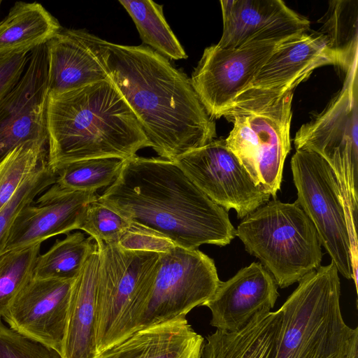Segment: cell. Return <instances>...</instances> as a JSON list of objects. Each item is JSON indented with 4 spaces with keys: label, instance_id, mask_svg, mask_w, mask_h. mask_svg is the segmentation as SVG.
I'll return each instance as SVG.
<instances>
[{
    "label": "cell",
    "instance_id": "cell-1",
    "mask_svg": "<svg viewBox=\"0 0 358 358\" xmlns=\"http://www.w3.org/2000/svg\"><path fill=\"white\" fill-rule=\"evenodd\" d=\"M98 201L176 246H225L236 236L228 213L173 161L134 155Z\"/></svg>",
    "mask_w": 358,
    "mask_h": 358
},
{
    "label": "cell",
    "instance_id": "cell-2",
    "mask_svg": "<svg viewBox=\"0 0 358 358\" xmlns=\"http://www.w3.org/2000/svg\"><path fill=\"white\" fill-rule=\"evenodd\" d=\"M110 79L137 117L151 148L175 161L216 136L214 119L190 78L148 46L104 41Z\"/></svg>",
    "mask_w": 358,
    "mask_h": 358
},
{
    "label": "cell",
    "instance_id": "cell-3",
    "mask_svg": "<svg viewBox=\"0 0 358 358\" xmlns=\"http://www.w3.org/2000/svg\"><path fill=\"white\" fill-rule=\"evenodd\" d=\"M48 164L102 157L127 159L150 147L137 117L110 79L48 94Z\"/></svg>",
    "mask_w": 358,
    "mask_h": 358
},
{
    "label": "cell",
    "instance_id": "cell-4",
    "mask_svg": "<svg viewBox=\"0 0 358 358\" xmlns=\"http://www.w3.org/2000/svg\"><path fill=\"white\" fill-rule=\"evenodd\" d=\"M335 264L306 275L280 310L273 358H345L355 329L343 320Z\"/></svg>",
    "mask_w": 358,
    "mask_h": 358
},
{
    "label": "cell",
    "instance_id": "cell-5",
    "mask_svg": "<svg viewBox=\"0 0 358 358\" xmlns=\"http://www.w3.org/2000/svg\"><path fill=\"white\" fill-rule=\"evenodd\" d=\"M236 236L280 288L299 282L321 266L317 231L295 201H268L243 218Z\"/></svg>",
    "mask_w": 358,
    "mask_h": 358
},
{
    "label": "cell",
    "instance_id": "cell-6",
    "mask_svg": "<svg viewBox=\"0 0 358 358\" xmlns=\"http://www.w3.org/2000/svg\"><path fill=\"white\" fill-rule=\"evenodd\" d=\"M96 243V343L101 354L133 334L156 278L160 255Z\"/></svg>",
    "mask_w": 358,
    "mask_h": 358
},
{
    "label": "cell",
    "instance_id": "cell-7",
    "mask_svg": "<svg viewBox=\"0 0 358 358\" xmlns=\"http://www.w3.org/2000/svg\"><path fill=\"white\" fill-rule=\"evenodd\" d=\"M345 75L342 88L324 109L303 124L294 138L296 150L322 157L338 180L352 248L357 247L358 219V71Z\"/></svg>",
    "mask_w": 358,
    "mask_h": 358
},
{
    "label": "cell",
    "instance_id": "cell-8",
    "mask_svg": "<svg viewBox=\"0 0 358 358\" xmlns=\"http://www.w3.org/2000/svg\"><path fill=\"white\" fill-rule=\"evenodd\" d=\"M293 92L263 108L225 117L233 128L225 138L255 185L276 196L285 159L291 150Z\"/></svg>",
    "mask_w": 358,
    "mask_h": 358
},
{
    "label": "cell",
    "instance_id": "cell-9",
    "mask_svg": "<svg viewBox=\"0 0 358 358\" xmlns=\"http://www.w3.org/2000/svg\"><path fill=\"white\" fill-rule=\"evenodd\" d=\"M295 202L313 224L319 241L338 273L352 279L350 231L344 203L336 176L317 153L296 150L291 159Z\"/></svg>",
    "mask_w": 358,
    "mask_h": 358
},
{
    "label": "cell",
    "instance_id": "cell-10",
    "mask_svg": "<svg viewBox=\"0 0 358 358\" xmlns=\"http://www.w3.org/2000/svg\"><path fill=\"white\" fill-rule=\"evenodd\" d=\"M159 255L156 278L133 334L186 318L193 308L203 306L213 296L221 281L213 259L197 249L176 246Z\"/></svg>",
    "mask_w": 358,
    "mask_h": 358
},
{
    "label": "cell",
    "instance_id": "cell-11",
    "mask_svg": "<svg viewBox=\"0 0 358 358\" xmlns=\"http://www.w3.org/2000/svg\"><path fill=\"white\" fill-rule=\"evenodd\" d=\"M336 65L324 36L305 32L280 43L248 87L224 115L263 108L290 92L312 72L325 65Z\"/></svg>",
    "mask_w": 358,
    "mask_h": 358
},
{
    "label": "cell",
    "instance_id": "cell-12",
    "mask_svg": "<svg viewBox=\"0 0 358 358\" xmlns=\"http://www.w3.org/2000/svg\"><path fill=\"white\" fill-rule=\"evenodd\" d=\"M285 40L253 41L229 49L215 44L204 50L190 80L213 119L224 116L274 50Z\"/></svg>",
    "mask_w": 358,
    "mask_h": 358
},
{
    "label": "cell",
    "instance_id": "cell-13",
    "mask_svg": "<svg viewBox=\"0 0 358 358\" xmlns=\"http://www.w3.org/2000/svg\"><path fill=\"white\" fill-rule=\"evenodd\" d=\"M173 162L212 201L227 211L234 209L239 219L269 201L271 196L255 185L225 138L213 139Z\"/></svg>",
    "mask_w": 358,
    "mask_h": 358
},
{
    "label": "cell",
    "instance_id": "cell-14",
    "mask_svg": "<svg viewBox=\"0 0 358 358\" xmlns=\"http://www.w3.org/2000/svg\"><path fill=\"white\" fill-rule=\"evenodd\" d=\"M48 57L44 44L30 52L21 79L0 101V162L26 141L48 142Z\"/></svg>",
    "mask_w": 358,
    "mask_h": 358
},
{
    "label": "cell",
    "instance_id": "cell-15",
    "mask_svg": "<svg viewBox=\"0 0 358 358\" xmlns=\"http://www.w3.org/2000/svg\"><path fill=\"white\" fill-rule=\"evenodd\" d=\"M73 281L33 277L1 317L13 330L61 355Z\"/></svg>",
    "mask_w": 358,
    "mask_h": 358
},
{
    "label": "cell",
    "instance_id": "cell-16",
    "mask_svg": "<svg viewBox=\"0 0 358 358\" xmlns=\"http://www.w3.org/2000/svg\"><path fill=\"white\" fill-rule=\"evenodd\" d=\"M220 4L223 31L217 45L222 48L253 41H283L309 30V20L281 0H222Z\"/></svg>",
    "mask_w": 358,
    "mask_h": 358
},
{
    "label": "cell",
    "instance_id": "cell-17",
    "mask_svg": "<svg viewBox=\"0 0 358 358\" xmlns=\"http://www.w3.org/2000/svg\"><path fill=\"white\" fill-rule=\"evenodd\" d=\"M94 191L70 190L54 183L15 219L3 252L27 247L78 229L87 206L97 201Z\"/></svg>",
    "mask_w": 358,
    "mask_h": 358
},
{
    "label": "cell",
    "instance_id": "cell-18",
    "mask_svg": "<svg viewBox=\"0 0 358 358\" xmlns=\"http://www.w3.org/2000/svg\"><path fill=\"white\" fill-rule=\"evenodd\" d=\"M104 41L84 29L62 28L45 44L49 94L110 79Z\"/></svg>",
    "mask_w": 358,
    "mask_h": 358
},
{
    "label": "cell",
    "instance_id": "cell-19",
    "mask_svg": "<svg viewBox=\"0 0 358 358\" xmlns=\"http://www.w3.org/2000/svg\"><path fill=\"white\" fill-rule=\"evenodd\" d=\"M279 296L273 275L254 262L227 281H220L215 294L203 306L211 312V326L226 331L244 327L261 310L274 307Z\"/></svg>",
    "mask_w": 358,
    "mask_h": 358
},
{
    "label": "cell",
    "instance_id": "cell-20",
    "mask_svg": "<svg viewBox=\"0 0 358 358\" xmlns=\"http://www.w3.org/2000/svg\"><path fill=\"white\" fill-rule=\"evenodd\" d=\"M99 253L95 242L74 280L60 358H98L96 279Z\"/></svg>",
    "mask_w": 358,
    "mask_h": 358
},
{
    "label": "cell",
    "instance_id": "cell-21",
    "mask_svg": "<svg viewBox=\"0 0 358 358\" xmlns=\"http://www.w3.org/2000/svg\"><path fill=\"white\" fill-rule=\"evenodd\" d=\"M203 338L186 318L136 331L98 358H201Z\"/></svg>",
    "mask_w": 358,
    "mask_h": 358
},
{
    "label": "cell",
    "instance_id": "cell-22",
    "mask_svg": "<svg viewBox=\"0 0 358 358\" xmlns=\"http://www.w3.org/2000/svg\"><path fill=\"white\" fill-rule=\"evenodd\" d=\"M282 312L261 310L236 331L217 329L206 337L203 358H273Z\"/></svg>",
    "mask_w": 358,
    "mask_h": 358
},
{
    "label": "cell",
    "instance_id": "cell-23",
    "mask_svg": "<svg viewBox=\"0 0 358 358\" xmlns=\"http://www.w3.org/2000/svg\"><path fill=\"white\" fill-rule=\"evenodd\" d=\"M61 29L58 20L41 3L16 2L0 22V58L29 53Z\"/></svg>",
    "mask_w": 358,
    "mask_h": 358
},
{
    "label": "cell",
    "instance_id": "cell-24",
    "mask_svg": "<svg viewBox=\"0 0 358 358\" xmlns=\"http://www.w3.org/2000/svg\"><path fill=\"white\" fill-rule=\"evenodd\" d=\"M329 3L318 32L324 36L336 66L345 75L358 62V0H334Z\"/></svg>",
    "mask_w": 358,
    "mask_h": 358
},
{
    "label": "cell",
    "instance_id": "cell-25",
    "mask_svg": "<svg viewBox=\"0 0 358 358\" xmlns=\"http://www.w3.org/2000/svg\"><path fill=\"white\" fill-rule=\"evenodd\" d=\"M119 2L132 18L145 44L168 59L178 60L187 57L166 22L162 5L151 0H120Z\"/></svg>",
    "mask_w": 358,
    "mask_h": 358
},
{
    "label": "cell",
    "instance_id": "cell-26",
    "mask_svg": "<svg viewBox=\"0 0 358 358\" xmlns=\"http://www.w3.org/2000/svg\"><path fill=\"white\" fill-rule=\"evenodd\" d=\"M80 232L68 234L57 240L44 254L39 255L34 268V278L75 280L95 242Z\"/></svg>",
    "mask_w": 358,
    "mask_h": 358
},
{
    "label": "cell",
    "instance_id": "cell-27",
    "mask_svg": "<svg viewBox=\"0 0 358 358\" xmlns=\"http://www.w3.org/2000/svg\"><path fill=\"white\" fill-rule=\"evenodd\" d=\"M48 164V142L26 141L0 162V210L20 187Z\"/></svg>",
    "mask_w": 358,
    "mask_h": 358
},
{
    "label": "cell",
    "instance_id": "cell-28",
    "mask_svg": "<svg viewBox=\"0 0 358 358\" xmlns=\"http://www.w3.org/2000/svg\"><path fill=\"white\" fill-rule=\"evenodd\" d=\"M124 159L102 157L64 164L53 169L55 183L78 191H94L110 185L121 172Z\"/></svg>",
    "mask_w": 358,
    "mask_h": 358
},
{
    "label": "cell",
    "instance_id": "cell-29",
    "mask_svg": "<svg viewBox=\"0 0 358 358\" xmlns=\"http://www.w3.org/2000/svg\"><path fill=\"white\" fill-rule=\"evenodd\" d=\"M41 243L3 252L0 255V317L33 278Z\"/></svg>",
    "mask_w": 358,
    "mask_h": 358
},
{
    "label": "cell",
    "instance_id": "cell-30",
    "mask_svg": "<svg viewBox=\"0 0 358 358\" xmlns=\"http://www.w3.org/2000/svg\"><path fill=\"white\" fill-rule=\"evenodd\" d=\"M56 174L49 164L28 178L0 210V255L3 253L11 226L20 210L31 204L36 196L55 183Z\"/></svg>",
    "mask_w": 358,
    "mask_h": 358
},
{
    "label": "cell",
    "instance_id": "cell-31",
    "mask_svg": "<svg viewBox=\"0 0 358 358\" xmlns=\"http://www.w3.org/2000/svg\"><path fill=\"white\" fill-rule=\"evenodd\" d=\"M129 227L128 220L97 200L87 206L78 229L89 234L96 242L117 245Z\"/></svg>",
    "mask_w": 358,
    "mask_h": 358
},
{
    "label": "cell",
    "instance_id": "cell-32",
    "mask_svg": "<svg viewBox=\"0 0 358 358\" xmlns=\"http://www.w3.org/2000/svg\"><path fill=\"white\" fill-rule=\"evenodd\" d=\"M0 358H60V355L17 332L0 319Z\"/></svg>",
    "mask_w": 358,
    "mask_h": 358
},
{
    "label": "cell",
    "instance_id": "cell-33",
    "mask_svg": "<svg viewBox=\"0 0 358 358\" xmlns=\"http://www.w3.org/2000/svg\"><path fill=\"white\" fill-rule=\"evenodd\" d=\"M126 250L165 253L176 245L168 239L130 223L117 244Z\"/></svg>",
    "mask_w": 358,
    "mask_h": 358
},
{
    "label": "cell",
    "instance_id": "cell-34",
    "mask_svg": "<svg viewBox=\"0 0 358 358\" xmlns=\"http://www.w3.org/2000/svg\"><path fill=\"white\" fill-rule=\"evenodd\" d=\"M29 53H18L0 58V101L15 87L28 64Z\"/></svg>",
    "mask_w": 358,
    "mask_h": 358
},
{
    "label": "cell",
    "instance_id": "cell-35",
    "mask_svg": "<svg viewBox=\"0 0 358 358\" xmlns=\"http://www.w3.org/2000/svg\"><path fill=\"white\" fill-rule=\"evenodd\" d=\"M345 358H358V328L356 327L351 338Z\"/></svg>",
    "mask_w": 358,
    "mask_h": 358
},
{
    "label": "cell",
    "instance_id": "cell-36",
    "mask_svg": "<svg viewBox=\"0 0 358 358\" xmlns=\"http://www.w3.org/2000/svg\"><path fill=\"white\" fill-rule=\"evenodd\" d=\"M0 3H1V2H0Z\"/></svg>",
    "mask_w": 358,
    "mask_h": 358
}]
</instances>
